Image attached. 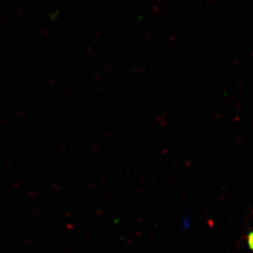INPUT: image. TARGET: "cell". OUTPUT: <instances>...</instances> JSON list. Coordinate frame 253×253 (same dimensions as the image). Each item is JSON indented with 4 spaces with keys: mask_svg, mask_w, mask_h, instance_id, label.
I'll return each instance as SVG.
<instances>
[{
    "mask_svg": "<svg viewBox=\"0 0 253 253\" xmlns=\"http://www.w3.org/2000/svg\"><path fill=\"white\" fill-rule=\"evenodd\" d=\"M247 242H248V246L250 248V250L253 252V231H251L248 235H247Z\"/></svg>",
    "mask_w": 253,
    "mask_h": 253,
    "instance_id": "obj_1",
    "label": "cell"
}]
</instances>
